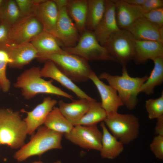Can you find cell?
<instances>
[{
    "label": "cell",
    "instance_id": "4dcf8cb0",
    "mask_svg": "<svg viewBox=\"0 0 163 163\" xmlns=\"http://www.w3.org/2000/svg\"><path fill=\"white\" fill-rule=\"evenodd\" d=\"M10 62L8 53L5 50H0V84L1 89L4 92L8 91L11 83L6 75V67Z\"/></svg>",
    "mask_w": 163,
    "mask_h": 163
},
{
    "label": "cell",
    "instance_id": "ab89813d",
    "mask_svg": "<svg viewBox=\"0 0 163 163\" xmlns=\"http://www.w3.org/2000/svg\"><path fill=\"white\" fill-rule=\"evenodd\" d=\"M40 163H43V162L40 161ZM53 163H62L61 161H58L55 162H54Z\"/></svg>",
    "mask_w": 163,
    "mask_h": 163
},
{
    "label": "cell",
    "instance_id": "83f0119b",
    "mask_svg": "<svg viewBox=\"0 0 163 163\" xmlns=\"http://www.w3.org/2000/svg\"><path fill=\"white\" fill-rule=\"evenodd\" d=\"M107 116V113L101 103L95 99L91 101L89 109L85 114L73 125L89 126L97 125L103 122Z\"/></svg>",
    "mask_w": 163,
    "mask_h": 163
},
{
    "label": "cell",
    "instance_id": "52a82bcc",
    "mask_svg": "<svg viewBox=\"0 0 163 163\" xmlns=\"http://www.w3.org/2000/svg\"><path fill=\"white\" fill-rule=\"evenodd\" d=\"M103 122L111 134L124 145L132 142L139 134V120L133 114L117 112L107 115Z\"/></svg>",
    "mask_w": 163,
    "mask_h": 163
},
{
    "label": "cell",
    "instance_id": "7c38bea8",
    "mask_svg": "<svg viewBox=\"0 0 163 163\" xmlns=\"http://www.w3.org/2000/svg\"><path fill=\"white\" fill-rule=\"evenodd\" d=\"M126 30L135 40L163 43V27L150 22L143 16L136 20Z\"/></svg>",
    "mask_w": 163,
    "mask_h": 163
},
{
    "label": "cell",
    "instance_id": "8992f818",
    "mask_svg": "<svg viewBox=\"0 0 163 163\" xmlns=\"http://www.w3.org/2000/svg\"><path fill=\"white\" fill-rule=\"evenodd\" d=\"M62 48L65 51L78 56L88 62H116L106 48L99 43L93 31L86 29L80 34L79 40L75 46Z\"/></svg>",
    "mask_w": 163,
    "mask_h": 163
},
{
    "label": "cell",
    "instance_id": "cb8c5ba5",
    "mask_svg": "<svg viewBox=\"0 0 163 163\" xmlns=\"http://www.w3.org/2000/svg\"><path fill=\"white\" fill-rule=\"evenodd\" d=\"M88 0H68L67 13L76 26L80 34L85 30Z\"/></svg>",
    "mask_w": 163,
    "mask_h": 163
},
{
    "label": "cell",
    "instance_id": "7402d4cb",
    "mask_svg": "<svg viewBox=\"0 0 163 163\" xmlns=\"http://www.w3.org/2000/svg\"><path fill=\"white\" fill-rule=\"evenodd\" d=\"M72 100L69 103L59 100L58 108L62 115L73 124L85 114L89 109L91 101L93 100L85 99Z\"/></svg>",
    "mask_w": 163,
    "mask_h": 163
},
{
    "label": "cell",
    "instance_id": "30bf717a",
    "mask_svg": "<svg viewBox=\"0 0 163 163\" xmlns=\"http://www.w3.org/2000/svg\"><path fill=\"white\" fill-rule=\"evenodd\" d=\"M43 30L41 24L34 14L22 17L11 26L8 45L30 42Z\"/></svg>",
    "mask_w": 163,
    "mask_h": 163
},
{
    "label": "cell",
    "instance_id": "2e32d148",
    "mask_svg": "<svg viewBox=\"0 0 163 163\" xmlns=\"http://www.w3.org/2000/svg\"><path fill=\"white\" fill-rule=\"evenodd\" d=\"M2 50L8 53L10 59L8 65L13 68H22L38 56L37 52L30 42L9 45Z\"/></svg>",
    "mask_w": 163,
    "mask_h": 163
},
{
    "label": "cell",
    "instance_id": "9a60e30c",
    "mask_svg": "<svg viewBox=\"0 0 163 163\" xmlns=\"http://www.w3.org/2000/svg\"><path fill=\"white\" fill-rule=\"evenodd\" d=\"M56 100L48 97L32 110L24 111L27 116L24 120L26 125L27 134L33 135L35 131L43 123L50 112L57 103Z\"/></svg>",
    "mask_w": 163,
    "mask_h": 163
},
{
    "label": "cell",
    "instance_id": "e0dca14e",
    "mask_svg": "<svg viewBox=\"0 0 163 163\" xmlns=\"http://www.w3.org/2000/svg\"><path fill=\"white\" fill-rule=\"evenodd\" d=\"M40 73L42 77L49 78L56 80L62 86L72 91L80 99H85L89 100L94 99L76 85L51 61H46L43 67L40 69Z\"/></svg>",
    "mask_w": 163,
    "mask_h": 163
},
{
    "label": "cell",
    "instance_id": "3957f363",
    "mask_svg": "<svg viewBox=\"0 0 163 163\" xmlns=\"http://www.w3.org/2000/svg\"><path fill=\"white\" fill-rule=\"evenodd\" d=\"M64 134L50 129L44 126L38 128L30 141L24 145L14 154L17 161L22 162L32 156H40L49 150L61 149Z\"/></svg>",
    "mask_w": 163,
    "mask_h": 163
},
{
    "label": "cell",
    "instance_id": "603a6c76",
    "mask_svg": "<svg viewBox=\"0 0 163 163\" xmlns=\"http://www.w3.org/2000/svg\"><path fill=\"white\" fill-rule=\"evenodd\" d=\"M59 42L51 34L43 30L35 36L30 42L37 52L38 58L63 51L64 50Z\"/></svg>",
    "mask_w": 163,
    "mask_h": 163
},
{
    "label": "cell",
    "instance_id": "f1b7e54d",
    "mask_svg": "<svg viewBox=\"0 0 163 163\" xmlns=\"http://www.w3.org/2000/svg\"><path fill=\"white\" fill-rule=\"evenodd\" d=\"M22 17L15 0H4L0 9V21L12 26Z\"/></svg>",
    "mask_w": 163,
    "mask_h": 163
},
{
    "label": "cell",
    "instance_id": "60d3db41",
    "mask_svg": "<svg viewBox=\"0 0 163 163\" xmlns=\"http://www.w3.org/2000/svg\"><path fill=\"white\" fill-rule=\"evenodd\" d=\"M40 161H35L32 163H40Z\"/></svg>",
    "mask_w": 163,
    "mask_h": 163
},
{
    "label": "cell",
    "instance_id": "7bdbcfd3",
    "mask_svg": "<svg viewBox=\"0 0 163 163\" xmlns=\"http://www.w3.org/2000/svg\"><path fill=\"white\" fill-rule=\"evenodd\" d=\"M154 163H155V162H154Z\"/></svg>",
    "mask_w": 163,
    "mask_h": 163
},
{
    "label": "cell",
    "instance_id": "484cf974",
    "mask_svg": "<svg viewBox=\"0 0 163 163\" xmlns=\"http://www.w3.org/2000/svg\"><path fill=\"white\" fill-rule=\"evenodd\" d=\"M43 125L50 129L64 134L69 133L74 127L61 113L59 108L55 107L48 115Z\"/></svg>",
    "mask_w": 163,
    "mask_h": 163
},
{
    "label": "cell",
    "instance_id": "d590c367",
    "mask_svg": "<svg viewBox=\"0 0 163 163\" xmlns=\"http://www.w3.org/2000/svg\"><path fill=\"white\" fill-rule=\"evenodd\" d=\"M144 13L163 7L162 0H145L141 6Z\"/></svg>",
    "mask_w": 163,
    "mask_h": 163
},
{
    "label": "cell",
    "instance_id": "4316f807",
    "mask_svg": "<svg viewBox=\"0 0 163 163\" xmlns=\"http://www.w3.org/2000/svg\"><path fill=\"white\" fill-rule=\"evenodd\" d=\"M105 0H88L86 29L93 31L101 19L105 9Z\"/></svg>",
    "mask_w": 163,
    "mask_h": 163
},
{
    "label": "cell",
    "instance_id": "9c48e42d",
    "mask_svg": "<svg viewBox=\"0 0 163 163\" xmlns=\"http://www.w3.org/2000/svg\"><path fill=\"white\" fill-rule=\"evenodd\" d=\"M67 3L66 0L60 1L57 3L58 15L54 29L51 33L62 44V47L74 46L80 36L78 30L67 11Z\"/></svg>",
    "mask_w": 163,
    "mask_h": 163
},
{
    "label": "cell",
    "instance_id": "277c9868",
    "mask_svg": "<svg viewBox=\"0 0 163 163\" xmlns=\"http://www.w3.org/2000/svg\"><path fill=\"white\" fill-rule=\"evenodd\" d=\"M27 134L26 125L19 112L0 109V145H7L13 149L21 148Z\"/></svg>",
    "mask_w": 163,
    "mask_h": 163
},
{
    "label": "cell",
    "instance_id": "ba28073f",
    "mask_svg": "<svg viewBox=\"0 0 163 163\" xmlns=\"http://www.w3.org/2000/svg\"><path fill=\"white\" fill-rule=\"evenodd\" d=\"M134 39L126 30L120 29L113 33L104 45L116 62L126 66L133 59Z\"/></svg>",
    "mask_w": 163,
    "mask_h": 163
},
{
    "label": "cell",
    "instance_id": "836d02e7",
    "mask_svg": "<svg viewBox=\"0 0 163 163\" xmlns=\"http://www.w3.org/2000/svg\"><path fill=\"white\" fill-rule=\"evenodd\" d=\"M143 16L150 22L163 27V7L145 13Z\"/></svg>",
    "mask_w": 163,
    "mask_h": 163
},
{
    "label": "cell",
    "instance_id": "d6986e66",
    "mask_svg": "<svg viewBox=\"0 0 163 163\" xmlns=\"http://www.w3.org/2000/svg\"><path fill=\"white\" fill-rule=\"evenodd\" d=\"M133 59L137 64H145L163 56V43L153 41L134 40Z\"/></svg>",
    "mask_w": 163,
    "mask_h": 163
},
{
    "label": "cell",
    "instance_id": "4fadbf2b",
    "mask_svg": "<svg viewBox=\"0 0 163 163\" xmlns=\"http://www.w3.org/2000/svg\"><path fill=\"white\" fill-rule=\"evenodd\" d=\"M115 14V5L113 0H106L104 15L93 31L99 43L104 46L109 37L119 30Z\"/></svg>",
    "mask_w": 163,
    "mask_h": 163
},
{
    "label": "cell",
    "instance_id": "d4e9b609",
    "mask_svg": "<svg viewBox=\"0 0 163 163\" xmlns=\"http://www.w3.org/2000/svg\"><path fill=\"white\" fill-rule=\"evenodd\" d=\"M154 66L150 75L142 85L140 93L147 95L153 94L156 87L161 85L163 82V56L153 60Z\"/></svg>",
    "mask_w": 163,
    "mask_h": 163
},
{
    "label": "cell",
    "instance_id": "ee69618b",
    "mask_svg": "<svg viewBox=\"0 0 163 163\" xmlns=\"http://www.w3.org/2000/svg\"><path fill=\"white\" fill-rule=\"evenodd\" d=\"M0 22H1V21H0Z\"/></svg>",
    "mask_w": 163,
    "mask_h": 163
},
{
    "label": "cell",
    "instance_id": "d6a6232c",
    "mask_svg": "<svg viewBox=\"0 0 163 163\" xmlns=\"http://www.w3.org/2000/svg\"><path fill=\"white\" fill-rule=\"evenodd\" d=\"M149 148L156 158L163 160V136L156 135L150 143Z\"/></svg>",
    "mask_w": 163,
    "mask_h": 163
},
{
    "label": "cell",
    "instance_id": "8fae6325",
    "mask_svg": "<svg viewBox=\"0 0 163 163\" xmlns=\"http://www.w3.org/2000/svg\"><path fill=\"white\" fill-rule=\"evenodd\" d=\"M64 135L67 140L82 148L99 151L101 149L102 133L97 125H75Z\"/></svg>",
    "mask_w": 163,
    "mask_h": 163
},
{
    "label": "cell",
    "instance_id": "f546056e",
    "mask_svg": "<svg viewBox=\"0 0 163 163\" xmlns=\"http://www.w3.org/2000/svg\"><path fill=\"white\" fill-rule=\"evenodd\" d=\"M145 107L150 119H157L163 116V91L159 97L146 100Z\"/></svg>",
    "mask_w": 163,
    "mask_h": 163
},
{
    "label": "cell",
    "instance_id": "6da1fadb",
    "mask_svg": "<svg viewBox=\"0 0 163 163\" xmlns=\"http://www.w3.org/2000/svg\"><path fill=\"white\" fill-rule=\"evenodd\" d=\"M53 80L47 81L42 78L40 69L33 66L27 69L18 76L14 86L20 89L26 99H30L40 94H52L73 100V97L52 83Z\"/></svg>",
    "mask_w": 163,
    "mask_h": 163
},
{
    "label": "cell",
    "instance_id": "44dd1931",
    "mask_svg": "<svg viewBox=\"0 0 163 163\" xmlns=\"http://www.w3.org/2000/svg\"><path fill=\"white\" fill-rule=\"evenodd\" d=\"M100 126L102 131L100 155L103 158L114 159L123 151L124 145L109 131L104 122Z\"/></svg>",
    "mask_w": 163,
    "mask_h": 163
},
{
    "label": "cell",
    "instance_id": "ac0fdd59",
    "mask_svg": "<svg viewBox=\"0 0 163 163\" xmlns=\"http://www.w3.org/2000/svg\"><path fill=\"white\" fill-rule=\"evenodd\" d=\"M115 5V14L118 25L120 29L126 30L144 12L141 6L126 3L122 0H113Z\"/></svg>",
    "mask_w": 163,
    "mask_h": 163
},
{
    "label": "cell",
    "instance_id": "1f68e13d",
    "mask_svg": "<svg viewBox=\"0 0 163 163\" xmlns=\"http://www.w3.org/2000/svg\"><path fill=\"white\" fill-rule=\"evenodd\" d=\"M43 0H15L22 17L34 14L37 6Z\"/></svg>",
    "mask_w": 163,
    "mask_h": 163
},
{
    "label": "cell",
    "instance_id": "7a4b0ae2",
    "mask_svg": "<svg viewBox=\"0 0 163 163\" xmlns=\"http://www.w3.org/2000/svg\"><path fill=\"white\" fill-rule=\"evenodd\" d=\"M122 71L121 75H113L104 72L98 77L100 79L105 80L117 91L123 105L129 110H132L137 104L138 96L148 76L146 75L142 77H131L129 75L126 66L122 67Z\"/></svg>",
    "mask_w": 163,
    "mask_h": 163
},
{
    "label": "cell",
    "instance_id": "ffe728a7",
    "mask_svg": "<svg viewBox=\"0 0 163 163\" xmlns=\"http://www.w3.org/2000/svg\"><path fill=\"white\" fill-rule=\"evenodd\" d=\"M58 14V8L54 0H43L37 6L34 14L41 24L43 30L51 34Z\"/></svg>",
    "mask_w": 163,
    "mask_h": 163
},
{
    "label": "cell",
    "instance_id": "5bb4252c",
    "mask_svg": "<svg viewBox=\"0 0 163 163\" xmlns=\"http://www.w3.org/2000/svg\"><path fill=\"white\" fill-rule=\"evenodd\" d=\"M89 79L93 82L99 93L101 106L107 116L118 112L119 108L124 106L116 90L102 81L93 71Z\"/></svg>",
    "mask_w": 163,
    "mask_h": 163
},
{
    "label": "cell",
    "instance_id": "b9f144b4",
    "mask_svg": "<svg viewBox=\"0 0 163 163\" xmlns=\"http://www.w3.org/2000/svg\"><path fill=\"white\" fill-rule=\"evenodd\" d=\"M1 89V86L0 84V91Z\"/></svg>",
    "mask_w": 163,
    "mask_h": 163
},
{
    "label": "cell",
    "instance_id": "5b68a950",
    "mask_svg": "<svg viewBox=\"0 0 163 163\" xmlns=\"http://www.w3.org/2000/svg\"><path fill=\"white\" fill-rule=\"evenodd\" d=\"M37 59L42 61H52L73 82L87 81L93 71L88 61L64 50L61 52L41 56Z\"/></svg>",
    "mask_w": 163,
    "mask_h": 163
},
{
    "label": "cell",
    "instance_id": "74e56055",
    "mask_svg": "<svg viewBox=\"0 0 163 163\" xmlns=\"http://www.w3.org/2000/svg\"><path fill=\"white\" fill-rule=\"evenodd\" d=\"M124 2L129 4L141 6L144 2L145 0H122Z\"/></svg>",
    "mask_w": 163,
    "mask_h": 163
},
{
    "label": "cell",
    "instance_id": "e575fe53",
    "mask_svg": "<svg viewBox=\"0 0 163 163\" xmlns=\"http://www.w3.org/2000/svg\"><path fill=\"white\" fill-rule=\"evenodd\" d=\"M11 26L0 23V50H3L8 45L9 33Z\"/></svg>",
    "mask_w": 163,
    "mask_h": 163
},
{
    "label": "cell",
    "instance_id": "8d00e7d4",
    "mask_svg": "<svg viewBox=\"0 0 163 163\" xmlns=\"http://www.w3.org/2000/svg\"><path fill=\"white\" fill-rule=\"evenodd\" d=\"M155 127V133L156 135L163 136V116L158 117Z\"/></svg>",
    "mask_w": 163,
    "mask_h": 163
},
{
    "label": "cell",
    "instance_id": "f35d334b",
    "mask_svg": "<svg viewBox=\"0 0 163 163\" xmlns=\"http://www.w3.org/2000/svg\"><path fill=\"white\" fill-rule=\"evenodd\" d=\"M4 0H0V9L3 4Z\"/></svg>",
    "mask_w": 163,
    "mask_h": 163
}]
</instances>
